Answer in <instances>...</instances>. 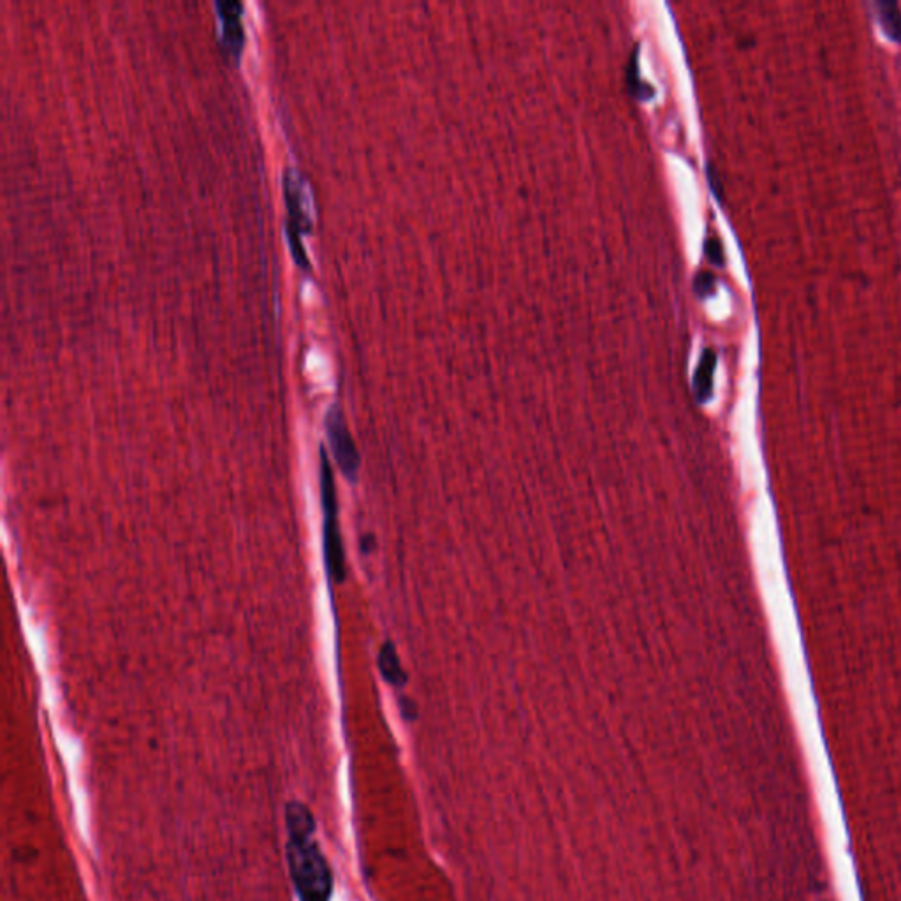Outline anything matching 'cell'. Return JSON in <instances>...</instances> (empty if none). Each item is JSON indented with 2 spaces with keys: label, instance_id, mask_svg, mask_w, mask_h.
Returning a JSON list of instances; mask_svg holds the SVG:
<instances>
[{
  "label": "cell",
  "instance_id": "1",
  "mask_svg": "<svg viewBox=\"0 0 901 901\" xmlns=\"http://www.w3.org/2000/svg\"><path fill=\"white\" fill-rule=\"evenodd\" d=\"M326 432H328L333 455L337 458L344 476L351 481H356L361 460H359L358 449H356V444L349 432V426L345 423L344 412L338 403H333L330 411L326 414Z\"/></svg>",
  "mask_w": 901,
  "mask_h": 901
},
{
  "label": "cell",
  "instance_id": "2",
  "mask_svg": "<svg viewBox=\"0 0 901 901\" xmlns=\"http://www.w3.org/2000/svg\"><path fill=\"white\" fill-rule=\"evenodd\" d=\"M323 507L326 520H324V557H326V567L330 571L331 576L337 579L338 583L344 581L345 578V555L344 544L340 537V528L337 521V493H335V484H323Z\"/></svg>",
  "mask_w": 901,
  "mask_h": 901
},
{
  "label": "cell",
  "instance_id": "3",
  "mask_svg": "<svg viewBox=\"0 0 901 901\" xmlns=\"http://www.w3.org/2000/svg\"><path fill=\"white\" fill-rule=\"evenodd\" d=\"M284 194L289 208L287 229H294L298 240L300 231L312 228V194L298 169L289 168L284 173Z\"/></svg>",
  "mask_w": 901,
  "mask_h": 901
},
{
  "label": "cell",
  "instance_id": "4",
  "mask_svg": "<svg viewBox=\"0 0 901 901\" xmlns=\"http://www.w3.org/2000/svg\"><path fill=\"white\" fill-rule=\"evenodd\" d=\"M222 29V43L226 44L229 53L238 55L243 46V6L238 0H219L215 2Z\"/></svg>",
  "mask_w": 901,
  "mask_h": 901
},
{
  "label": "cell",
  "instance_id": "5",
  "mask_svg": "<svg viewBox=\"0 0 901 901\" xmlns=\"http://www.w3.org/2000/svg\"><path fill=\"white\" fill-rule=\"evenodd\" d=\"M882 29L896 43H901V9L896 2H875Z\"/></svg>",
  "mask_w": 901,
  "mask_h": 901
},
{
  "label": "cell",
  "instance_id": "6",
  "mask_svg": "<svg viewBox=\"0 0 901 901\" xmlns=\"http://www.w3.org/2000/svg\"><path fill=\"white\" fill-rule=\"evenodd\" d=\"M713 367H715V354L711 351L704 352L701 365H699V370H697L696 374L697 395L704 396L710 393Z\"/></svg>",
  "mask_w": 901,
  "mask_h": 901
},
{
  "label": "cell",
  "instance_id": "7",
  "mask_svg": "<svg viewBox=\"0 0 901 901\" xmlns=\"http://www.w3.org/2000/svg\"><path fill=\"white\" fill-rule=\"evenodd\" d=\"M706 252H708V257H710L713 263H724V257H722V247H720V243H718L717 240H710V242L706 243Z\"/></svg>",
  "mask_w": 901,
  "mask_h": 901
},
{
  "label": "cell",
  "instance_id": "8",
  "mask_svg": "<svg viewBox=\"0 0 901 901\" xmlns=\"http://www.w3.org/2000/svg\"><path fill=\"white\" fill-rule=\"evenodd\" d=\"M697 287H699V293L708 294L711 291V287H713V277H711L710 273H704L697 280Z\"/></svg>",
  "mask_w": 901,
  "mask_h": 901
}]
</instances>
